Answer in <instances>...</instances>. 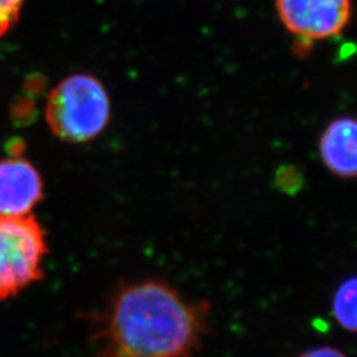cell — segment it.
Segmentation results:
<instances>
[{
  "instance_id": "obj_2",
  "label": "cell",
  "mask_w": 357,
  "mask_h": 357,
  "mask_svg": "<svg viewBox=\"0 0 357 357\" xmlns=\"http://www.w3.org/2000/svg\"><path fill=\"white\" fill-rule=\"evenodd\" d=\"M112 102L97 77L77 73L56 85L45 106V119L61 141L86 143L98 138L109 126Z\"/></svg>"
},
{
  "instance_id": "obj_3",
  "label": "cell",
  "mask_w": 357,
  "mask_h": 357,
  "mask_svg": "<svg viewBox=\"0 0 357 357\" xmlns=\"http://www.w3.org/2000/svg\"><path fill=\"white\" fill-rule=\"evenodd\" d=\"M45 230L32 215L0 216V301L44 277Z\"/></svg>"
},
{
  "instance_id": "obj_8",
  "label": "cell",
  "mask_w": 357,
  "mask_h": 357,
  "mask_svg": "<svg viewBox=\"0 0 357 357\" xmlns=\"http://www.w3.org/2000/svg\"><path fill=\"white\" fill-rule=\"evenodd\" d=\"M291 357H348L340 348L333 345H319L302 351Z\"/></svg>"
},
{
  "instance_id": "obj_6",
  "label": "cell",
  "mask_w": 357,
  "mask_h": 357,
  "mask_svg": "<svg viewBox=\"0 0 357 357\" xmlns=\"http://www.w3.org/2000/svg\"><path fill=\"white\" fill-rule=\"evenodd\" d=\"M319 156L323 166L335 178L354 180L357 174V125L354 116L331 121L319 137Z\"/></svg>"
},
{
  "instance_id": "obj_5",
  "label": "cell",
  "mask_w": 357,
  "mask_h": 357,
  "mask_svg": "<svg viewBox=\"0 0 357 357\" xmlns=\"http://www.w3.org/2000/svg\"><path fill=\"white\" fill-rule=\"evenodd\" d=\"M43 195V178L32 163L19 156L0 160V216L31 215Z\"/></svg>"
},
{
  "instance_id": "obj_4",
  "label": "cell",
  "mask_w": 357,
  "mask_h": 357,
  "mask_svg": "<svg viewBox=\"0 0 357 357\" xmlns=\"http://www.w3.org/2000/svg\"><path fill=\"white\" fill-rule=\"evenodd\" d=\"M283 26L303 43L339 36L352 13L351 0H275Z\"/></svg>"
},
{
  "instance_id": "obj_1",
  "label": "cell",
  "mask_w": 357,
  "mask_h": 357,
  "mask_svg": "<svg viewBox=\"0 0 357 357\" xmlns=\"http://www.w3.org/2000/svg\"><path fill=\"white\" fill-rule=\"evenodd\" d=\"M212 305L159 278L125 281L94 318V357H193L211 330Z\"/></svg>"
},
{
  "instance_id": "obj_7",
  "label": "cell",
  "mask_w": 357,
  "mask_h": 357,
  "mask_svg": "<svg viewBox=\"0 0 357 357\" xmlns=\"http://www.w3.org/2000/svg\"><path fill=\"white\" fill-rule=\"evenodd\" d=\"M356 299L357 282L355 275L345 278L344 281L339 283L332 296V317L342 330L349 333L356 332Z\"/></svg>"
}]
</instances>
